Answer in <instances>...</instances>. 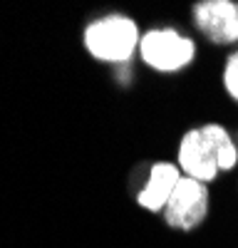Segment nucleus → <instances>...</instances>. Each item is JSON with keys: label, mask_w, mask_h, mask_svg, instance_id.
Returning a JSON list of instances; mask_svg holds the SVG:
<instances>
[{"label": "nucleus", "mask_w": 238, "mask_h": 248, "mask_svg": "<svg viewBox=\"0 0 238 248\" xmlns=\"http://www.w3.org/2000/svg\"><path fill=\"white\" fill-rule=\"evenodd\" d=\"M176 167L184 176L213 184L223 171L238 167V147L236 139L223 124H201L181 134L176 147Z\"/></svg>", "instance_id": "nucleus-1"}, {"label": "nucleus", "mask_w": 238, "mask_h": 248, "mask_svg": "<svg viewBox=\"0 0 238 248\" xmlns=\"http://www.w3.org/2000/svg\"><path fill=\"white\" fill-rule=\"evenodd\" d=\"M142 30L136 20L122 13H107L92 20L85 28L82 45L89 57L107 65H124L134 55H139Z\"/></svg>", "instance_id": "nucleus-2"}, {"label": "nucleus", "mask_w": 238, "mask_h": 248, "mask_svg": "<svg viewBox=\"0 0 238 248\" xmlns=\"http://www.w3.org/2000/svg\"><path fill=\"white\" fill-rule=\"evenodd\" d=\"M139 60L159 75H174L196 60V43L174 28H151L142 32Z\"/></svg>", "instance_id": "nucleus-3"}, {"label": "nucleus", "mask_w": 238, "mask_h": 248, "mask_svg": "<svg viewBox=\"0 0 238 248\" xmlns=\"http://www.w3.org/2000/svg\"><path fill=\"white\" fill-rule=\"evenodd\" d=\"M208 211H211L208 184L181 176L162 216H164V223L174 231H196L206 221Z\"/></svg>", "instance_id": "nucleus-4"}, {"label": "nucleus", "mask_w": 238, "mask_h": 248, "mask_svg": "<svg viewBox=\"0 0 238 248\" xmlns=\"http://www.w3.org/2000/svg\"><path fill=\"white\" fill-rule=\"evenodd\" d=\"M191 20L193 28L216 47L238 43V3L233 0H198L191 8Z\"/></svg>", "instance_id": "nucleus-5"}, {"label": "nucleus", "mask_w": 238, "mask_h": 248, "mask_svg": "<svg viewBox=\"0 0 238 248\" xmlns=\"http://www.w3.org/2000/svg\"><path fill=\"white\" fill-rule=\"evenodd\" d=\"M181 169L176 167V161H154L149 167V174L142 184V189L136 194V203L149 214H162L176 189V184L181 181Z\"/></svg>", "instance_id": "nucleus-6"}, {"label": "nucleus", "mask_w": 238, "mask_h": 248, "mask_svg": "<svg viewBox=\"0 0 238 248\" xmlns=\"http://www.w3.org/2000/svg\"><path fill=\"white\" fill-rule=\"evenodd\" d=\"M221 82H223V90L226 94L238 105V47L226 57L223 62V72H221Z\"/></svg>", "instance_id": "nucleus-7"}, {"label": "nucleus", "mask_w": 238, "mask_h": 248, "mask_svg": "<svg viewBox=\"0 0 238 248\" xmlns=\"http://www.w3.org/2000/svg\"><path fill=\"white\" fill-rule=\"evenodd\" d=\"M236 147H238V129H236Z\"/></svg>", "instance_id": "nucleus-8"}]
</instances>
